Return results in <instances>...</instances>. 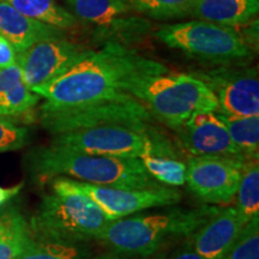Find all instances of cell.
<instances>
[{"label":"cell","mask_w":259,"mask_h":259,"mask_svg":"<svg viewBox=\"0 0 259 259\" xmlns=\"http://www.w3.org/2000/svg\"><path fill=\"white\" fill-rule=\"evenodd\" d=\"M128 95L143 105L153 118L177 130L194 113L219 112L212 90L198 77L186 73L150 74L132 80Z\"/></svg>","instance_id":"obj_5"},{"label":"cell","mask_w":259,"mask_h":259,"mask_svg":"<svg viewBox=\"0 0 259 259\" xmlns=\"http://www.w3.org/2000/svg\"><path fill=\"white\" fill-rule=\"evenodd\" d=\"M218 205L194 208L163 206V210L139 212L107 223L96 241L113 253L149 258L171 245L189 239L218 212Z\"/></svg>","instance_id":"obj_2"},{"label":"cell","mask_w":259,"mask_h":259,"mask_svg":"<svg viewBox=\"0 0 259 259\" xmlns=\"http://www.w3.org/2000/svg\"><path fill=\"white\" fill-rule=\"evenodd\" d=\"M73 183L101 209L109 221L127 218L149 209L177 205L183 199V193L177 187L115 189L77 180H73Z\"/></svg>","instance_id":"obj_12"},{"label":"cell","mask_w":259,"mask_h":259,"mask_svg":"<svg viewBox=\"0 0 259 259\" xmlns=\"http://www.w3.org/2000/svg\"><path fill=\"white\" fill-rule=\"evenodd\" d=\"M149 176L162 186L179 187L185 185L186 163L180 158L147 155L139 158Z\"/></svg>","instance_id":"obj_23"},{"label":"cell","mask_w":259,"mask_h":259,"mask_svg":"<svg viewBox=\"0 0 259 259\" xmlns=\"http://www.w3.org/2000/svg\"><path fill=\"white\" fill-rule=\"evenodd\" d=\"M245 157L189 156L186 161L187 189L205 205H225L235 198Z\"/></svg>","instance_id":"obj_9"},{"label":"cell","mask_w":259,"mask_h":259,"mask_svg":"<svg viewBox=\"0 0 259 259\" xmlns=\"http://www.w3.org/2000/svg\"><path fill=\"white\" fill-rule=\"evenodd\" d=\"M92 51L66 37L38 41L17 54L22 80L30 90L44 85L67 72Z\"/></svg>","instance_id":"obj_11"},{"label":"cell","mask_w":259,"mask_h":259,"mask_svg":"<svg viewBox=\"0 0 259 259\" xmlns=\"http://www.w3.org/2000/svg\"><path fill=\"white\" fill-rule=\"evenodd\" d=\"M251 2H253V3H255V4H259V0H251Z\"/></svg>","instance_id":"obj_32"},{"label":"cell","mask_w":259,"mask_h":259,"mask_svg":"<svg viewBox=\"0 0 259 259\" xmlns=\"http://www.w3.org/2000/svg\"><path fill=\"white\" fill-rule=\"evenodd\" d=\"M258 9L259 4L251 0H193L190 16L234 28L251 22L257 16Z\"/></svg>","instance_id":"obj_17"},{"label":"cell","mask_w":259,"mask_h":259,"mask_svg":"<svg viewBox=\"0 0 259 259\" xmlns=\"http://www.w3.org/2000/svg\"><path fill=\"white\" fill-rule=\"evenodd\" d=\"M29 171L40 183L57 177L115 189H150L162 186L149 176L139 158L99 156L50 144L31 150Z\"/></svg>","instance_id":"obj_3"},{"label":"cell","mask_w":259,"mask_h":259,"mask_svg":"<svg viewBox=\"0 0 259 259\" xmlns=\"http://www.w3.org/2000/svg\"><path fill=\"white\" fill-rule=\"evenodd\" d=\"M16 259H92L85 244L31 239Z\"/></svg>","instance_id":"obj_22"},{"label":"cell","mask_w":259,"mask_h":259,"mask_svg":"<svg viewBox=\"0 0 259 259\" xmlns=\"http://www.w3.org/2000/svg\"><path fill=\"white\" fill-rule=\"evenodd\" d=\"M29 221L17 206L0 209V259H16L31 241Z\"/></svg>","instance_id":"obj_18"},{"label":"cell","mask_w":259,"mask_h":259,"mask_svg":"<svg viewBox=\"0 0 259 259\" xmlns=\"http://www.w3.org/2000/svg\"><path fill=\"white\" fill-rule=\"evenodd\" d=\"M29 141V131L14 119L0 116V153L18 150Z\"/></svg>","instance_id":"obj_27"},{"label":"cell","mask_w":259,"mask_h":259,"mask_svg":"<svg viewBox=\"0 0 259 259\" xmlns=\"http://www.w3.org/2000/svg\"><path fill=\"white\" fill-rule=\"evenodd\" d=\"M51 144L90 155L141 158L147 155L180 158V153L161 128L101 126L54 135Z\"/></svg>","instance_id":"obj_6"},{"label":"cell","mask_w":259,"mask_h":259,"mask_svg":"<svg viewBox=\"0 0 259 259\" xmlns=\"http://www.w3.org/2000/svg\"><path fill=\"white\" fill-rule=\"evenodd\" d=\"M164 259H204L198 252L194 250L191 238L186 239L180 244H178L177 248L170 252Z\"/></svg>","instance_id":"obj_28"},{"label":"cell","mask_w":259,"mask_h":259,"mask_svg":"<svg viewBox=\"0 0 259 259\" xmlns=\"http://www.w3.org/2000/svg\"><path fill=\"white\" fill-rule=\"evenodd\" d=\"M35 21L52 25L60 30H74L79 21L67 9L58 4L57 0H2Z\"/></svg>","instance_id":"obj_19"},{"label":"cell","mask_w":259,"mask_h":259,"mask_svg":"<svg viewBox=\"0 0 259 259\" xmlns=\"http://www.w3.org/2000/svg\"><path fill=\"white\" fill-rule=\"evenodd\" d=\"M153 116L134 96L59 109H40L42 127L51 135L101 126L150 127Z\"/></svg>","instance_id":"obj_8"},{"label":"cell","mask_w":259,"mask_h":259,"mask_svg":"<svg viewBox=\"0 0 259 259\" xmlns=\"http://www.w3.org/2000/svg\"><path fill=\"white\" fill-rule=\"evenodd\" d=\"M235 209L247 223L259 216V164L258 158L245 162L240 183L235 194Z\"/></svg>","instance_id":"obj_21"},{"label":"cell","mask_w":259,"mask_h":259,"mask_svg":"<svg viewBox=\"0 0 259 259\" xmlns=\"http://www.w3.org/2000/svg\"><path fill=\"white\" fill-rule=\"evenodd\" d=\"M78 21L95 25L102 36L118 44H131L150 31L151 23L124 0H65Z\"/></svg>","instance_id":"obj_10"},{"label":"cell","mask_w":259,"mask_h":259,"mask_svg":"<svg viewBox=\"0 0 259 259\" xmlns=\"http://www.w3.org/2000/svg\"><path fill=\"white\" fill-rule=\"evenodd\" d=\"M228 130L232 142L240 151L241 156L255 160L259 156V115L258 116H228L219 114Z\"/></svg>","instance_id":"obj_20"},{"label":"cell","mask_w":259,"mask_h":259,"mask_svg":"<svg viewBox=\"0 0 259 259\" xmlns=\"http://www.w3.org/2000/svg\"><path fill=\"white\" fill-rule=\"evenodd\" d=\"M169 72L163 64L132 48L108 41L92 51L58 78L31 89L45 99L41 111L121 100L128 95L132 80L150 74Z\"/></svg>","instance_id":"obj_1"},{"label":"cell","mask_w":259,"mask_h":259,"mask_svg":"<svg viewBox=\"0 0 259 259\" xmlns=\"http://www.w3.org/2000/svg\"><path fill=\"white\" fill-rule=\"evenodd\" d=\"M93 259H130V258L121 257L120 254H115V253H105V254L97 255V257ZM137 259H149V258H137Z\"/></svg>","instance_id":"obj_31"},{"label":"cell","mask_w":259,"mask_h":259,"mask_svg":"<svg viewBox=\"0 0 259 259\" xmlns=\"http://www.w3.org/2000/svg\"><path fill=\"white\" fill-rule=\"evenodd\" d=\"M24 184H17V185L11 187H2L0 186V209L4 208L5 205L11 203V200L15 198L17 194L23 189Z\"/></svg>","instance_id":"obj_30"},{"label":"cell","mask_w":259,"mask_h":259,"mask_svg":"<svg viewBox=\"0 0 259 259\" xmlns=\"http://www.w3.org/2000/svg\"><path fill=\"white\" fill-rule=\"evenodd\" d=\"M0 35H3L16 53H22L32 45L46 38L65 37L60 29L35 21L0 0Z\"/></svg>","instance_id":"obj_16"},{"label":"cell","mask_w":259,"mask_h":259,"mask_svg":"<svg viewBox=\"0 0 259 259\" xmlns=\"http://www.w3.org/2000/svg\"><path fill=\"white\" fill-rule=\"evenodd\" d=\"M50 183L51 192L29 221L32 238L70 244L96 240L109 222L101 209L70 178L57 177Z\"/></svg>","instance_id":"obj_4"},{"label":"cell","mask_w":259,"mask_h":259,"mask_svg":"<svg viewBox=\"0 0 259 259\" xmlns=\"http://www.w3.org/2000/svg\"><path fill=\"white\" fill-rule=\"evenodd\" d=\"M219 102V114L259 115V78L257 69H221L198 76Z\"/></svg>","instance_id":"obj_13"},{"label":"cell","mask_w":259,"mask_h":259,"mask_svg":"<svg viewBox=\"0 0 259 259\" xmlns=\"http://www.w3.org/2000/svg\"><path fill=\"white\" fill-rule=\"evenodd\" d=\"M154 36L169 48L216 64L235 63L252 56L240 31L199 19L163 25Z\"/></svg>","instance_id":"obj_7"},{"label":"cell","mask_w":259,"mask_h":259,"mask_svg":"<svg viewBox=\"0 0 259 259\" xmlns=\"http://www.w3.org/2000/svg\"><path fill=\"white\" fill-rule=\"evenodd\" d=\"M41 97L21 82L0 87V116L16 118L27 114L37 105Z\"/></svg>","instance_id":"obj_24"},{"label":"cell","mask_w":259,"mask_h":259,"mask_svg":"<svg viewBox=\"0 0 259 259\" xmlns=\"http://www.w3.org/2000/svg\"><path fill=\"white\" fill-rule=\"evenodd\" d=\"M245 226L235 206H220L218 212L191 236L194 250L204 259H222Z\"/></svg>","instance_id":"obj_15"},{"label":"cell","mask_w":259,"mask_h":259,"mask_svg":"<svg viewBox=\"0 0 259 259\" xmlns=\"http://www.w3.org/2000/svg\"><path fill=\"white\" fill-rule=\"evenodd\" d=\"M174 132L178 145L190 156L244 157L215 112L194 113Z\"/></svg>","instance_id":"obj_14"},{"label":"cell","mask_w":259,"mask_h":259,"mask_svg":"<svg viewBox=\"0 0 259 259\" xmlns=\"http://www.w3.org/2000/svg\"><path fill=\"white\" fill-rule=\"evenodd\" d=\"M139 15L154 19H174L190 16L193 0H124Z\"/></svg>","instance_id":"obj_25"},{"label":"cell","mask_w":259,"mask_h":259,"mask_svg":"<svg viewBox=\"0 0 259 259\" xmlns=\"http://www.w3.org/2000/svg\"><path fill=\"white\" fill-rule=\"evenodd\" d=\"M17 63V53L12 45L0 35V70Z\"/></svg>","instance_id":"obj_29"},{"label":"cell","mask_w":259,"mask_h":259,"mask_svg":"<svg viewBox=\"0 0 259 259\" xmlns=\"http://www.w3.org/2000/svg\"><path fill=\"white\" fill-rule=\"evenodd\" d=\"M222 259H259V216L246 223L239 238Z\"/></svg>","instance_id":"obj_26"}]
</instances>
